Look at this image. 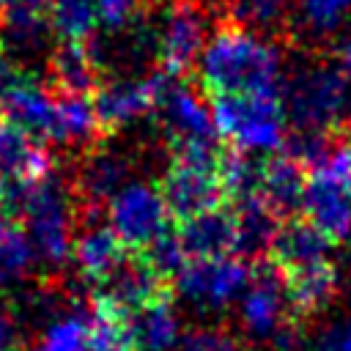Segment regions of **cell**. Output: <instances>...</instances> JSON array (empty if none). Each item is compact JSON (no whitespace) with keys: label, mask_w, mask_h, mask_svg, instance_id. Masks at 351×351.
Segmentation results:
<instances>
[{"label":"cell","mask_w":351,"mask_h":351,"mask_svg":"<svg viewBox=\"0 0 351 351\" xmlns=\"http://www.w3.org/2000/svg\"><path fill=\"white\" fill-rule=\"evenodd\" d=\"M208 96H282L277 49L239 22H225L197 58Z\"/></svg>","instance_id":"1"},{"label":"cell","mask_w":351,"mask_h":351,"mask_svg":"<svg viewBox=\"0 0 351 351\" xmlns=\"http://www.w3.org/2000/svg\"><path fill=\"white\" fill-rule=\"evenodd\" d=\"M211 118L236 151H277L285 143L282 96H211Z\"/></svg>","instance_id":"2"},{"label":"cell","mask_w":351,"mask_h":351,"mask_svg":"<svg viewBox=\"0 0 351 351\" xmlns=\"http://www.w3.org/2000/svg\"><path fill=\"white\" fill-rule=\"evenodd\" d=\"M296 132H340L348 110V80L332 66H304L282 90Z\"/></svg>","instance_id":"3"},{"label":"cell","mask_w":351,"mask_h":351,"mask_svg":"<svg viewBox=\"0 0 351 351\" xmlns=\"http://www.w3.org/2000/svg\"><path fill=\"white\" fill-rule=\"evenodd\" d=\"M222 154V151H219ZM219 154H173L159 178V195L173 219L184 222L203 211L228 206L219 181Z\"/></svg>","instance_id":"4"},{"label":"cell","mask_w":351,"mask_h":351,"mask_svg":"<svg viewBox=\"0 0 351 351\" xmlns=\"http://www.w3.org/2000/svg\"><path fill=\"white\" fill-rule=\"evenodd\" d=\"M239 318L250 337L277 340L282 346L293 340V329L299 321L291 313L282 274L271 261H263L252 269V280L241 293Z\"/></svg>","instance_id":"5"},{"label":"cell","mask_w":351,"mask_h":351,"mask_svg":"<svg viewBox=\"0 0 351 351\" xmlns=\"http://www.w3.org/2000/svg\"><path fill=\"white\" fill-rule=\"evenodd\" d=\"M208 30V8L206 0H167L159 16V27L154 30L156 55L162 71L173 80L192 71Z\"/></svg>","instance_id":"6"},{"label":"cell","mask_w":351,"mask_h":351,"mask_svg":"<svg viewBox=\"0 0 351 351\" xmlns=\"http://www.w3.org/2000/svg\"><path fill=\"white\" fill-rule=\"evenodd\" d=\"M162 132L173 148V154H219L214 118L206 110L200 93L189 85L170 80L156 101Z\"/></svg>","instance_id":"7"},{"label":"cell","mask_w":351,"mask_h":351,"mask_svg":"<svg viewBox=\"0 0 351 351\" xmlns=\"http://www.w3.org/2000/svg\"><path fill=\"white\" fill-rule=\"evenodd\" d=\"M110 230L123 241L126 250L143 252L154 239L170 228V211L151 184H126L104 206Z\"/></svg>","instance_id":"8"},{"label":"cell","mask_w":351,"mask_h":351,"mask_svg":"<svg viewBox=\"0 0 351 351\" xmlns=\"http://www.w3.org/2000/svg\"><path fill=\"white\" fill-rule=\"evenodd\" d=\"M252 280V266L239 255L186 261L176 274V288L203 310H219L239 299Z\"/></svg>","instance_id":"9"},{"label":"cell","mask_w":351,"mask_h":351,"mask_svg":"<svg viewBox=\"0 0 351 351\" xmlns=\"http://www.w3.org/2000/svg\"><path fill=\"white\" fill-rule=\"evenodd\" d=\"M167 293H170L167 280L145 261V255L129 252L110 277H104L99 285H93L90 302L110 307L121 315H132L134 310H140Z\"/></svg>","instance_id":"10"},{"label":"cell","mask_w":351,"mask_h":351,"mask_svg":"<svg viewBox=\"0 0 351 351\" xmlns=\"http://www.w3.org/2000/svg\"><path fill=\"white\" fill-rule=\"evenodd\" d=\"M55 115H58V96L30 80L22 71L8 69L3 88H0V118L19 126L36 140L52 143L55 137Z\"/></svg>","instance_id":"11"},{"label":"cell","mask_w":351,"mask_h":351,"mask_svg":"<svg viewBox=\"0 0 351 351\" xmlns=\"http://www.w3.org/2000/svg\"><path fill=\"white\" fill-rule=\"evenodd\" d=\"M170 80L173 77H167L165 71H156L148 77H121L101 82L93 93V107L101 129H118L151 112Z\"/></svg>","instance_id":"12"},{"label":"cell","mask_w":351,"mask_h":351,"mask_svg":"<svg viewBox=\"0 0 351 351\" xmlns=\"http://www.w3.org/2000/svg\"><path fill=\"white\" fill-rule=\"evenodd\" d=\"M52 167V154L41 140L0 118V189L36 184L47 178Z\"/></svg>","instance_id":"13"},{"label":"cell","mask_w":351,"mask_h":351,"mask_svg":"<svg viewBox=\"0 0 351 351\" xmlns=\"http://www.w3.org/2000/svg\"><path fill=\"white\" fill-rule=\"evenodd\" d=\"M302 219H307L329 244H340L351 236V197L324 173L307 170Z\"/></svg>","instance_id":"14"},{"label":"cell","mask_w":351,"mask_h":351,"mask_svg":"<svg viewBox=\"0 0 351 351\" xmlns=\"http://www.w3.org/2000/svg\"><path fill=\"white\" fill-rule=\"evenodd\" d=\"M176 233L189 261L236 255V214L230 206H219L184 219L178 222Z\"/></svg>","instance_id":"15"},{"label":"cell","mask_w":351,"mask_h":351,"mask_svg":"<svg viewBox=\"0 0 351 351\" xmlns=\"http://www.w3.org/2000/svg\"><path fill=\"white\" fill-rule=\"evenodd\" d=\"M47 88L58 96H90L101 85V60L90 44H60L49 58Z\"/></svg>","instance_id":"16"},{"label":"cell","mask_w":351,"mask_h":351,"mask_svg":"<svg viewBox=\"0 0 351 351\" xmlns=\"http://www.w3.org/2000/svg\"><path fill=\"white\" fill-rule=\"evenodd\" d=\"M304 184H307V167L299 159H293L291 154L274 151L271 156L263 159L261 200L277 217H291V214L302 211Z\"/></svg>","instance_id":"17"},{"label":"cell","mask_w":351,"mask_h":351,"mask_svg":"<svg viewBox=\"0 0 351 351\" xmlns=\"http://www.w3.org/2000/svg\"><path fill=\"white\" fill-rule=\"evenodd\" d=\"M329 247L332 244L307 219L291 217L280 225L269 261L280 269V274H285V271H296V269L329 261Z\"/></svg>","instance_id":"18"},{"label":"cell","mask_w":351,"mask_h":351,"mask_svg":"<svg viewBox=\"0 0 351 351\" xmlns=\"http://www.w3.org/2000/svg\"><path fill=\"white\" fill-rule=\"evenodd\" d=\"M129 252L132 250L123 247V241L110 230V225H93L90 222L77 233L71 258L77 263V271L90 285H99L104 277H110L121 266V261Z\"/></svg>","instance_id":"19"},{"label":"cell","mask_w":351,"mask_h":351,"mask_svg":"<svg viewBox=\"0 0 351 351\" xmlns=\"http://www.w3.org/2000/svg\"><path fill=\"white\" fill-rule=\"evenodd\" d=\"M285 282V296L291 304V313L296 321L310 318L315 313H321L337 293V269L332 261L315 263V266H304L296 271H285L282 274Z\"/></svg>","instance_id":"20"},{"label":"cell","mask_w":351,"mask_h":351,"mask_svg":"<svg viewBox=\"0 0 351 351\" xmlns=\"http://www.w3.org/2000/svg\"><path fill=\"white\" fill-rule=\"evenodd\" d=\"M236 214V255L250 263H263L271 255L280 219L263 200L230 206Z\"/></svg>","instance_id":"21"},{"label":"cell","mask_w":351,"mask_h":351,"mask_svg":"<svg viewBox=\"0 0 351 351\" xmlns=\"http://www.w3.org/2000/svg\"><path fill=\"white\" fill-rule=\"evenodd\" d=\"M126 321L134 351H170L181 340V324L173 310L170 293L134 310Z\"/></svg>","instance_id":"22"},{"label":"cell","mask_w":351,"mask_h":351,"mask_svg":"<svg viewBox=\"0 0 351 351\" xmlns=\"http://www.w3.org/2000/svg\"><path fill=\"white\" fill-rule=\"evenodd\" d=\"M99 132H104V129L99 123V115H96L90 96H58L52 143L69 145V148H82V145L96 143Z\"/></svg>","instance_id":"23"},{"label":"cell","mask_w":351,"mask_h":351,"mask_svg":"<svg viewBox=\"0 0 351 351\" xmlns=\"http://www.w3.org/2000/svg\"><path fill=\"white\" fill-rule=\"evenodd\" d=\"M219 181L228 206H241L250 200H261V178H263V159H252L244 151L225 148L219 154Z\"/></svg>","instance_id":"24"},{"label":"cell","mask_w":351,"mask_h":351,"mask_svg":"<svg viewBox=\"0 0 351 351\" xmlns=\"http://www.w3.org/2000/svg\"><path fill=\"white\" fill-rule=\"evenodd\" d=\"M52 14V0H14L5 11V27L8 41L14 47H38L44 33L52 27L49 22Z\"/></svg>","instance_id":"25"},{"label":"cell","mask_w":351,"mask_h":351,"mask_svg":"<svg viewBox=\"0 0 351 351\" xmlns=\"http://www.w3.org/2000/svg\"><path fill=\"white\" fill-rule=\"evenodd\" d=\"M49 22L66 44H88L101 25L96 0H52Z\"/></svg>","instance_id":"26"},{"label":"cell","mask_w":351,"mask_h":351,"mask_svg":"<svg viewBox=\"0 0 351 351\" xmlns=\"http://www.w3.org/2000/svg\"><path fill=\"white\" fill-rule=\"evenodd\" d=\"M129 315L93 304L88 313V351H134L129 335Z\"/></svg>","instance_id":"27"},{"label":"cell","mask_w":351,"mask_h":351,"mask_svg":"<svg viewBox=\"0 0 351 351\" xmlns=\"http://www.w3.org/2000/svg\"><path fill=\"white\" fill-rule=\"evenodd\" d=\"M33 258H36V252L27 241V233L14 219L8 225V230L0 236V288L22 280L30 271Z\"/></svg>","instance_id":"28"},{"label":"cell","mask_w":351,"mask_h":351,"mask_svg":"<svg viewBox=\"0 0 351 351\" xmlns=\"http://www.w3.org/2000/svg\"><path fill=\"white\" fill-rule=\"evenodd\" d=\"M36 351H88V315L82 313L55 315L41 332Z\"/></svg>","instance_id":"29"},{"label":"cell","mask_w":351,"mask_h":351,"mask_svg":"<svg viewBox=\"0 0 351 351\" xmlns=\"http://www.w3.org/2000/svg\"><path fill=\"white\" fill-rule=\"evenodd\" d=\"M143 255H145V261L167 280V277H176L184 266H186V252H184V247H181V241H178V233H176V228H167L159 239H154L145 250H143Z\"/></svg>","instance_id":"30"},{"label":"cell","mask_w":351,"mask_h":351,"mask_svg":"<svg viewBox=\"0 0 351 351\" xmlns=\"http://www.w3.org/2000/svg\"><path fill=\"white\" fill-rule=\"evenodd\" d=\"M348 8L351 0H299V11L313 30H332Z\"/></svg>","instance_id":"31"},{"label":"cell","mask_w":351,"mask_h":351,"mask_svg":"<svg viewBox=\"0 0 351 351\" xmlns=\"http://www.w3.org/2000/svg\"><path fill=\"white\" fill-rule=\"evenodd\" d=\"M181 351H247L222 329H192L181 340Z\"/></svg>","instance_id":"32"},{"label":"cell","mask_w":351,"mask_h":351,"mask_svg":"<svg viewBox=\"0 0 351 351\" xmlns=\"http://www.w3.org/2000/svg\"><path fill=\"white\" fill-rule=\"evenodd\" d=\"M145 0H96L99 5V22L107 25L110 30H121L132 25V19L143 11Z\"/></svg>","instance_id":"33"},{"label":"cell","mask_w":351,"mask_h":351,"mask_svg":"<svg viewBox=\"0 0 351 351\" xmlns=\"http://www.w3.org/2000/svg\"><path fill=\"white\" fill-rule=\"evenodd\" d=\"M288 0H236V11L239 16H244L247 22H258V25H271L282 16Z\"/></svg>","instance_id":"34"},{"label":"cell","mask_w":351,"mask_h":351,"mask_svg":"<svg viewBox=\"0 0 351 351\" xmlns=\"http://www.w3.org/2000/svg\"><path fill=\"white\" fill-rule=\"evenodd\" d=\"M22 348V321L16 310L0 304V351H19Z\"/></svg>","instance_id":"35"},{"label":"cell","mask_w":351,"mask_h":351,"mask_svg":"<svg viewBox=\"0 0 351 351\" xmlns=\"http://www.w3.org/2000/svg\"><path fill=\"white\" fill-rule=\"evenodd\" d=\"M324 351H351V321L337 324L324 335Z\"/></svg>","instance_id":"36"},{"label":"cell","mask_w":351,"mask_h":351,"mask_svg":"<svg viewBox=\"0 0 351 351\" xmlns=\"http://www.w3.org/2000/svg\"><path fill=\"white\" fill-rule=\"evenodd\" d=\"M340 60H343V66H340V69H343V77L351 82V41L343 47V55H340Z\"/></svg>","instance_id":"37"},{"label":"cell","mask_w":351,"mask_h":351,"mask_svg":"<svg viewBox=\"0 0 351 351\" xmlns=\"http://www.w3.org/2000/svg\"><path fill=\"white\" fill-rule=\"evenodd\" d=\"M11 222H14V219H11V217H8V214H5L3 208H0V236H3L5 230H8V225H11Z\"/></svg>","instance_id":"38"},{"label":"cell","mask_w":351,"mask_h":351,"mask_svg":"<svg viewBox=\"0 0 351 351\" xmlns=\"http://www.w3.org/2000/svg\"><path fill=\"white\" fill-rule=\"evenodd\" d=\"M11 3H14V0H0V5H11Z\"/></svg>","instance_id":"39"},{"label":"cell","mask_w":351,"mask_h":351,"mask_svg":"<svg viewBox=\"0 0 351 351\" xmlns=\"http://www.w3.org/2000/svg\"><path fill=\"white\" fill-rule=\"evenodd\" d=\"M0 49H3V30H0Z\"/></svg>","instance_id":"40"}]
</instances>
